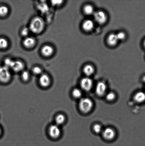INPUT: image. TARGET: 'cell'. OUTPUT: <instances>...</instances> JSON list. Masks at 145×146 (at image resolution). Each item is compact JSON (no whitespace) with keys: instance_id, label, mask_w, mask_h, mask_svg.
<instances>
[{"instance_id":"cell-1","label":"cell","mask_w":145,"mask_h":146,"mask_svg":"<svg viewBox=\"0 0 145 146\" xmlns=\"http://www.w3.org/2000/svg\"><path fill=\"white\" fill-rule=\"evenodd\" d=\"M45 27L43 19L39 17H36L32 20L30 25V29L33 33H40Z\"/></svg>"},{"instance_id":"cell-2","label":"cell","mask_w":145,"mask_h":146,"mask_svg":"<svg viewBox=\"0 0 145 146\" xmlns=\"http://www.w3.org/2000/svg\"><path fill=\"white\" fill-rule=\"evenodd\" d=\"M93 102L89 98H82L79 101V108L82 112L87 113L89 112L93 108Z\"/></svg>"},{"instance_id":"cell-3","label":"cell","mask_w":145,"mask_h":146,"mask_svg":"<svg viewBox=\"0 0 145 146\" xmlns=\"http://www.w3.org/2000/svg\"><path fill=\"white\" fill-rule=\"evenodd\" d=\"M11 75L9 68L5 66L0 67V82L7 83L10 80Z\"/></svg>"},{"instance_id":"cell-4","label":"cell","mask_w":145,"mask_h":146,"mask_svg":"<svg viewBox=\"0 0 145 146\" xmlns=\"http://www.w3.org/2000/svg\"><path fill=\"white\" fill-rule=\"evenodd\" d=\"M48 133L50 136L54 139L59 138L61 134L59 126L55 124L50 126L48 129Z\"/></svg>"},{"instance_id":"cell-5","label":"cell","mask_w":145,"mask_h":146,"mask_svg":"<svg viewBox=\"0 0 145 146\" xmlns=\"http://www.w3.org/2000/svg\"><path fill=\"white\" fill-rule=\"evenodd\" d=\"M93 81L90 78L88 77L84 78L81 80L80 82L81 86L82 89L85 91H90L93 86Z\"/></svg>"},{"instance_id":"cell-6","label":"cell","mask_w":145,"mask_h":146,"mask_svg":"<svg viewBox=\"0 0 145 146\" xmlns=\"http://www.w3.org/2000/svg\"><path fill=\"white\" fill-rule=\"evenodd\" d=\"M39 83L41 86L43 88L49 87L51 83V80L49 76L46 74H41L39 78Z\"/></svg>"},{"instance_id":"cell-7","label":"cell","mask_w":145,"mask_h":146,"mask_svg":"<svg viewBox=\"0 0 145 146\" xmlns=\"http://www.w3.org/2000/svg\"><path fill=\"white\" fill-rule=\"evenodd\" d=\"M116 133L113 128H107L103 131V138L107 140H112L115 136Z\"/></svg>"},{"instance_id":"cell-8","label":"cell","mask_w":145,"mask_h":146,"mask_svg":"<svg viewBox=\"0 0 145 146\" xmlns=\"http://www.w3.org/2000/svg\"><path fill=\"white\" fill-rule=\"evenodd\" d=\"M107 87L104 82H99L96 86V92L97 95L102 96L104 95L106 92Z\"/></svg>"},{"instance_id":"cell-9","label":"cell","mask_w":145,"mask_h":146,"mask_svg":"<svg viewBox=\"0 0 145 146\" xmlns=\"http://www.w3.org/2000/svg\"><path fill=\"white\" fill-rule=\"evenodd\" d=\"M94 18L96 22L100 24L104 23L107 19L106 14L102 11H98L95 13Z\"/></svg>"},{"instance_id":"cell-10","label":"cell","mask_w":145,"mask_h":146,"mask_svg":"<svg viewBox=\"0 0 145 146\" xmlns=\"http://www.w3.org/2000/svg\"><path fill=\"white\" fill-rule=\"evenodd\" d=\"M54 49L52 46L49 45L44 46L41 49V52L44 56L49 57L53 53Z\"/></svg>"},{"instance_id":"cell-11","label":"cell","mask_w":145,"mask_h":146,"mask_svg":"<svg viewBox=\"0 0 145 146\" xmlns=\"http://www.w3.org/2000/svg\"><path fill=\"white\" fill-rule=\"evenodd\" d=\"M23 45L24 46L27 48H33L35 44V40L32 37H27L24 40Z\"/></svg>"},{"instance_id":"cell-12","label":"cell","mask_w":145,"mask_h":146,"mask_svg":"<svg viewBox=\"0 0 145 146\" xmlns=\"http://www.w3.org/2000/svg\"><path fill=\"white\" fill-rule=\"evenodd\" d=\"M24 67V64L21 61L19 60L15 61L11 69L15 72H18L22 71Z\"/></svg>"},{"instance_id":"cell-13","label":"cell","mask_w":145,"mask_h":146,"mask_svg":"<svg viewBox=\"0 0 145 146\" xmlns=\"http://www.w3.org/2000/svg\"><path fill=\"white\" fill-rule=\"evenodd\" d=\"M135 101L138 103L144 102L145 101V94L143 92H139L135 94L134 96Z\"/></svg>"},{"instance_id":"cell-14","label":"cell","mask_w":145,"mask_h":146,"mask_svg":"<svg viewBox=\"0 0 145 146\" xmlns=\"http://www.w3.org/2000/svg\"><path fill=\"white\" fill-rule=\"evenodd\" d=\"M82 27L85 31H89L93 29L94 27V24L93 21L90 20H87L83 23Z\"/></svg>"},{"instance_id":"cell-15","label":"cell","mask_w":145,"mask_h":146,"mask_svg":"<svg viewBox=\"0 0 145 146\" xmlns=\"http://www.w3.org/2000/svg\"><path fill=\"white\" fill-rule=\"evenodd\" d=\"M118 40L117 35L115 34H111L109 35L107 40L108 43L112 46L115 45Z\"/></svg>"},{"instance_id":"cell-16","label":"cell","mask_w":145,"mask_h":146,"mask_svg":"<svg viewBox=\"0 0 145 146\" xmlns=\"http://www.w3.org/2000/svg\"><path fill=\"white\" fill-rule=\"evenodd\" d=\"M66 121V117L62 114H59L55 118V124L59 126L62 125Z\"/></svg>"},{"instance_id":"cell-17","label":"cell","mask_w":145,"mask_h":146,"mask_svg":"<svg viewBox=\"0 0 145 146\" xmlns=\"http://www.w3.org/2000/svg\"><path fill=\"white\" fill-rule=\"evenodd\" d=\"M83 71L86 75L90 76L92 75L94 72V69L92 65H87L85 66Z\"/></svg>"},{"instance_id":"cell-18","label":"cell","mask_w":145,"mask_h":146,"mask_svg":"<svg viewBox=\"0 0 145 146\" xmlns=\"http://www.w3.org/2000/svg\"><path fill=\"white\" fill-rule=\"evenodd\" d=\"M84 11L87 15H91L94 13V9L93 7L91 5H87L84 8Z\"/></svg>"},{"instance_id":"cell-19","label":"cell","mask_w":145,"mask_h":146,"mask_svg":"<svg viewBox=\"0 0 145 146\" xmlns=\"http://www.w3.org/2000/svg\"><path fill=\"white\" fill-rule=\"evenodd\" d=\"M9 9L5 5L0 6V16L4 17L8 13Z\"/></svg>"},{"instance_id":"cell-20","label":"cell","mask_w":145,"mask_h":146,"mask_svg":"<svg viewBox=\"0 0 145 146\" xmlns=\"http://www.w3.org/2000/svg\"><path fill=\"white\" fill-rule=\"evenodd\" d=\"M72 94L74 98H79L81 97L82 95V92L79 89L75 88L72 92Z\"/></svg>"},{"instance_id":"cell-21","label":"cell","mask_w":145,"mask_h":146,"mask_svg":"<svg viewBox=\"0 0 145 146\" xmlns=\"http://www.w3.org/2000/svg\"><path fill=\"white\" fill-rule=\"evenodd\" d=\"M8 41L4 38H0V48L1 49H5L8 47Z\"/></svg>"},{"instance_id":"cell-22","label":"cell","mask_w":145,"mask_h":146,"mask_svg":"<svg viewBox=\"0 0 145 146\" xmlns=\"http://www.w3.org/2000/svg\"><path fill=\"white\" fill-rule=\"evenodd\" d=\"M14 61L10 58H7L4 60V66H5L9 68H12L13 65Z\"/></svg>"},{"instance_id":"cell-23","label":"cell","mask_w":145,"mask_h":146,"mask_svg":"<svg viewBox=\"0 0 145 146\" xmlns=\"http://www.w3.org/2000/svg\"><path fill=\"white\" fill-rule=\"evenodd\" d=\"M30 75L28 71H25L22 72L21 74V78L24 81L26 82L29 79Z\"/></svg>"},{"instance_id":"cell-24","label":"cell","mask_w":145,"mask_h":146,"mask_svg":"<svg viewBox=\"0 0 145 146\" xmlns=\"http://www.w3.org/2000/svg\"><path fill=\"white\" fill-rule=\"evenodd\" d=\"M106 98L108 101H113L116 98V94L113 92H109L106 94Z\"/></svg>"},{"instance_id":"cell-25","label":"cell","mask_w":145,"mask_h":146,"mask_svg":"<svg viewBox=\"0 0 145 146\" xmlns=\"http://www.w3.org/2000/svg\"><path fill=\"white\" fill-rule=\"evenodd\" d=\"M102 127L99 124H95L93 127V129L96 133L98 134L102 132Z\"/></svg>"},{"instance_id":"cell-26","label":"cell","mask_w":145,"mask_h":146,"mask_svg":"<svg viewBox=\"0 0 145 146\" xmlns=\"http://www.w3.org/2000/svg\"><path fill=\"white\" fill-rule=\"evenodd\" d=\"M30 29L29 28H27V27H25L21 31V35L23 36H24L26 37L29 35L30 33Z\"/></svg>"},{"instance_id":"cell-27","label":"cell","mask_w":145,"mask_h":146,"mask_svg":"<svg viewBox=\"0 0 145 146\" xmlns=\"http://www.w3.org/2000/svg\"><path fill=\"white\" fill-rule=\"evenodd\" d=\"M33 72L35 74L39 75V74H42V70L39 67H35L33 69Z\"/></svg>"},{"instance_id":"cell-28","label":"cell","mask_w":145,"mask_h":146,"mask_svg":"<svg viewBox=\"0 0 145 146\" xmlns=\"http://www.w3.org/2000/svg\"><path fill=\"white\" fill-rule=\"evenodd\" d=\"M116 35H117L118 39L120 40H124L125 38V35L124 33L123 32L119 33Z\"/></svg>"},{"instance_id":"cell-29","label":"cell","mask_w":145,"mask_h":146,"mask_svg":"<svg viewBox=\"0 0 145 146\" xmlns=\"http://www.w3.org/2000/svg\"><path fill=\"white\" fill-rule=\"evenodd\" d=\"M1 128H0V136L1 135Z\"/></svg>"},{"instance_id":"cell-30","label":"cell","mask_w":145,"mask_h":146,"mask_svg":"<svg viewBox=\"0 0 145 146\" xmlns=\"http://www.w3.org/2000/svg\"><path fill=\"white\" fill-rule=\"evenodd\" d=\"M143 45H144V48H145V40H144V43H143Z\"/></svg>"},{"instance_id":"cell-31","label":"cell","mask_w":145,"mask_h":146,"mask_svg":"<svg viewBox=\"0 0 145 146\" xmlns=\"http://www.w3.org/2000/svg\"><path fill=\"white\" fill-rule=\"evenodd\" d=\"M143 80H144V81L145 82V77H144V79H143Z\"/></svg>"}]
</instances>
